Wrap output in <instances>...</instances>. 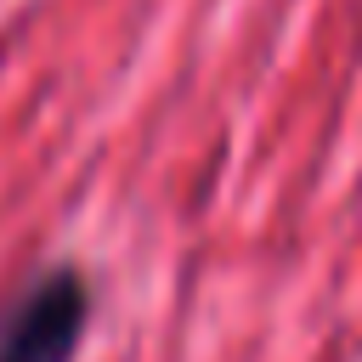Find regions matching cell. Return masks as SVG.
<instances>
[{
	"mask_svg": "<svg viewBox=\"0 0 362 362\" xmlns=\"http://www.w3.org/2000/svg\"><path fill=\"white\" fill-rule=\"evenodd\" d=\"M90 322V283L74 266H51L0 317V362H74Z\"/></svg>",
	"mask_w": 362,
	"mask_h": 362,
	"instance_id": "1",
	"label": "cell"
}]
</instances>
